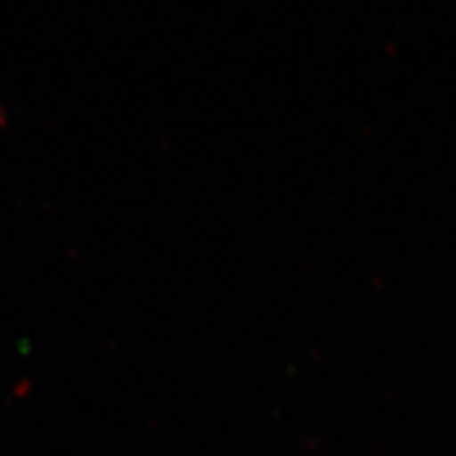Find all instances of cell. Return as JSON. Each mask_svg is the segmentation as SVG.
I'll use <instances>...</instances> for the list:
<instances>
[]
</instances>
